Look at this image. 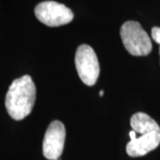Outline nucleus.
I'll return each instance as SVG.
<instances>
[{"mask_svg": "<svg viewBox=\"0 0 160 160\" xmlns=\"http://www.w3.org/2000/svg\"><path fill=\"white\" fill-rule=\"evenodd\" d=\"M36 102V86L29 75L13 80L6 96V108L14 120L29 116Z\"/></svg>", "mask_w": 160, "mask_h": 160, "instance_id": "nucleus-1", "label": "nucleus"}, {"mask_svg": "<svg viewBox=\"0 0 160 160\" xmlns=\"http://www.w3.org/2000/svg\"><path fill=\"white\" fill-rule=\"evenodd\" d=\"M120 36L126 51L132 55L146 56L152 50L150 38L138 22H126L121 27Z\"/></svg>", "mask_w": 160, "mask_h": 160, "instance_id": "nucleus-2", "label": "nucleus"}, {"mask_svg": "<svg viewBox=\"0 0 160 160\" xmlns=\"http://www.w3.org/2000/svg\"><path fill=\"white\" fill-rule=\"evenodd\" d=\"M75 65L82 82L88 86H94L100 75V64L97 55L91 46H78L75 55Z\"/></svg>", "mask_w": 160, "mask_h": 160, "instance_id": "nucleus-3", "label": "nucleus"}, {"mask_svg": "<svg viewBox=\"0 0 160 160\" xmlns=\"http://www.w3.org/2000/svg\"><path fill=\"white\" fill-rule=\"evenodd\" d=\"M38 20L48 27H59L69 23L74 18L72 11L62 4L54 1H44L35 7Z\"/></svg>", "mask_w": 160, "mask_h": 160, "instance_id": "nucleus-4", "label": "nucleus"}, {"mask_svg": "<svg viewBox=\"0 0 160 160\" xmlns=\"http://www.w3.org/2000/svg\"><path fill=\"white\" fill-rule=\"evenodd\" d=\"M66 139L65 126L61 121L54 120L49 125L43 141V154L49 160L58 159L62 154Z\"/></svg>", "mask_w": 160, "mask_h": 160, "instance_id": "nucleus-5", "label": "nucleus"}, {"mask_svg": "<svg viewBox=\"0 0 160 160\" xmlns=\"http://www.w3.org/2000/svg\"><path fill=\"white\" fill-rule=\"evenodd\" d=\"M159 144L160 131L150 132L131 140L126 145V153L132 158L142 157L157 149Z\"/></svg>", "mask_w": 160, "mask_h": 160, "instance_id": "nucleus-6", "label": "nucleus"}, {"mask_svg": "<svg viewBox=\"0 0 160 160\" xmlns=\"http://www.w3.org/2000/svg\"><path fill=\"white\" fill-rule=\"evenodd\" d=\"M130 124L132 130L141 134H145L153 131H160L158 124L149 115L143 112H138L132 115Z\"/></svg>", "mask_w": 160, "mask_h": 160, "instance_id": "nucleus-7", "label": "nucleus"}, {"mask_svg": "<svg viewBox=\"0 0 160 160\" xmlns=\"http://www.w3.org/2000/svg\"><path fill=\"white\" fill-rule=\"evenodd\" d=\"M151 37L156 43L160 45V27H153L151 29Z\"/></svg>", "mask_w": 160, "mask_h": 160, "instance_id": "nucleus-8", "label": "nucleus"}, {"mask_svg": "<svg viewBox=\"0 0 160 160\" xmlns=\"http://www.w3.org/2000/svg\"><path fill=\"white\" fill-rule=\"evenodd\" d=\"M129 135H130L131 140H134V139L136 138V132L133 131V130H132V131L129 132Z\"/></svg>", "mask_w": 160, "mask_h": 160, "instance_id": "nucleus-9", "label": "nucleus"}, {"mask_svg": "<svg viewBox=\"0 0 160 160\" xmlns=\"http://www.w3.org/2000/svg\"><path fill=\"white\" fill-rule=\"evenodd\" d=\"M103 93H104V92H103V91H101V92H100V93H99V95H100L101 97H102V96H103Z\"/></svg>", "mask_w": 160, "mask_h": 160, "instance_id": "nucleus-10", "label": "nucleus"}, {"mask_svg": "<svg viewBox=\"0 0 160 160\" xmlns=\"http://www.w3.org/2000/svg\"><path fill=\"white\" fill-rule=\"evenodd\" d=\"M159 54H160V47H159Z\"/></svg>", "mask_w": 160, "mask_h": 160, "instance_id": "nucleus-11", "label": "nucleus"}, {"mask_svg": "<svg viewBox=\"0 0 160 160\" xmlns=\"http://www.w3.org/2000/svg\"><path fill=\"white\" fill-rule=\"evenodd\" d=\"M56 160H59V159H56Z\"/></svg>", "mask_w": 160, "mask_h": 160, "instance_id": "nucleus-12", "label": "nucleus"}]
</instances>
